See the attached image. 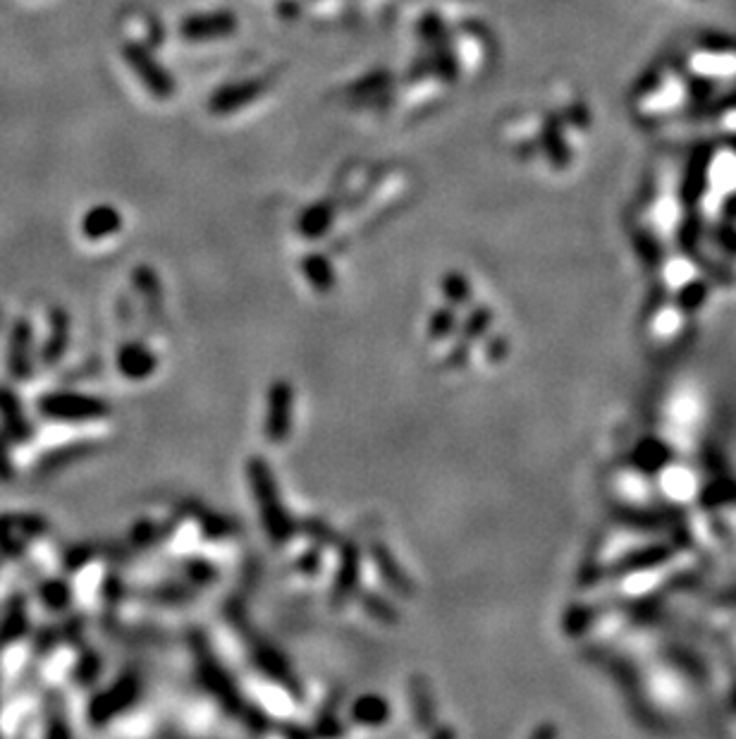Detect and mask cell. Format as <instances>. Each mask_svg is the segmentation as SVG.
Listing matches in <instances>:
<instances>
[{"label": "cell", "mask_w": 736, "mask_h": 739, "mask_svg": "<svg viewBox=\"0 0 736 739\" xmlns=\"http://www.w3.org/2000/svg\"><path fill=\"white\" fill-rule=\"evenodd\" d=\"M39 412L44 414L46 419H53V421L82 424V421L106 419L110 407L103 400L91 398V395L60 390V393H48L39 400Z\"/></svg>", "instance_id": "cell-1"}, {"label": "cell", "mask_w": 736, "mask_h": 739, "mask_svg": "<svg viewBox=\"0 0 736 739\" xmlns=\"http://www.w3.org/2000/svg\"><path fill=\"white\" fill-rule=\"evenodd\" d=\"M139 696V680L134 675H120L108 689L98 692L89 704L91 725H106L120 713H125Z\"/></svg>", "instance_id": "cell-2"}, {"label": "cell", "mask_w": 736, "mask_h": 739, "mask_svg": "<svg viewBox=\"0 0 736 739\" xmlns=\"http://www.w3.org/2000/svg\"><path fill=\"white\" fill-rule=\"evenodd\" d=\"M8 366L10 374L17 381H27L32 378V326L27 321H17L10 333V347H8Z\"/></svg>", "instance_id": "cell-3"}, {"label": "cell", "mask_w": 736, "mask_h": 739, "mask_svg": "<svg viewBox=\"0 0 736 739\" xmlns=\"http://www.w3.org/2000/svg\"><path fill=\"white\" fill-rule=\"evenodd\" d=\"M0 419H3L5 436H8L12 443L32 441L34 436L32 424L24 417L20 400H17V395L12 393L10 388H0Z\"/></svg>", "instance_id": "cell-4"}, {"label": "cell", "mask_w": 736, "mask_h": 739, "mask_svg": "<svg viewBox=\"0 0 736 739\" xmlns=\"http://www.w3.org/2000/svg\"><path fill=\"white\" fill-rule=\"evenodd\" d=\"M156 357L146 345L141 342H130V345L120 347L118 352V369L120 374L130 381H144L156 371Z\"/></svg>", "instance_id": "cell-5"}, {"label": "cell", "mask_w": 736, "mask_h": 739, "mask_svg": "<svg viewBox=\"0 0 736 739\" xmlns=\"http://www.w3.org/2000/svg\"><path fill=\"white\" fill-rule=\"evenodd\" d=\"M70 345V316L65 311L55 309L51 314V331H48V340L44 345V362L48 366L58 364L67 352Z\"/></svg>", "instance_id": "cell-6"}, {"label": "cell", "mask_w": 736, "mask_h": 739, "mask_svg": "<svg viewBox=\"0 0 736 739\" xmlns=\"http://www.w3.org/2000/svg\"><path fill=\"white\" fill-rule=\"evenodd\" d=\"M120 213L113 209V206H96L87 213L84 218L82 230L89 240H101V237L113 235V232L120 230Z\"/></svg>", "instance_id": "cell-7"}, {"label": "cell", "mask_w": 736, "mask_h": 739, "mask_svg": "<svg viewBox=\"0 0 736 739\" xmlns=\"http://www.w3.org/2000/svg\"><path fill=\"white\" fill-rule=\"evenodd\" d=\"M132 60V65L137 67V72L141 77H144V82L149 84V89L153 91L156 96H168L170 94V79L163 75L161 70H158L156 63L146 56L144 48H130V53H127Z\"/></svg>", "instance_id": "cell-8"}, {"label": "cell", "mask_w": 736, "mask_h": 739, "mask_svg": "<svg viewBox=\"0 0 736 739\" xmlns=\"http://www.w3.org/2000/svg\"><path fill=\"white\" fill-rule=\"evenodd\" d=\"M27 625H29V618H27V613H24L22 601L20 598H15V601L10 603L5 618L0 620V644L20 639L22 634L27 632Z\"/></svg>", "instance_id": "cell-9"}, {"label": "cell", "mask_w": 736, "mask_h": 739, "mask_svg": "<svg viewBox=\"0 0 736 739\" xmlns=\"http://www.w3.org/2000/svg\"><path fill=\"white\" fill-rule=\"evenodd\" d=\"M134 283H137V290L146 297L151 309L161 307V283L153 276L151 268H137L134 271Z\"/></svg>", "instance_id": "cell-10"}, {"label": "cell", "mask_w": 736, "mask_h": 739, "mask_svg": "<svg viewBox=\"0 0 736 739\" xmlns=\"http://www.w3.org/2000/svg\"><path fill=\"white\" fill-rule=\"evenodd\" d=\"M41 598L48 603V608H65L70 603V586L65 582H48L41 586Z\"/></svg>", "instance_id": "cell-11"}, {"label": "cell", "mask_w": 736, "mask_h": 739, "mask_svg": "<svg viewBox=\"0 0 736 739\" xmlns=\"http://www.w3.org/2000/svg\"><path fill=\"white\" fill-rule=\"evenodd\" d=\"M12 476H15V467H12L8 450V436H0V481H12Z\"/></svg>", "instance_id": "cell-12"}]
</instances>
